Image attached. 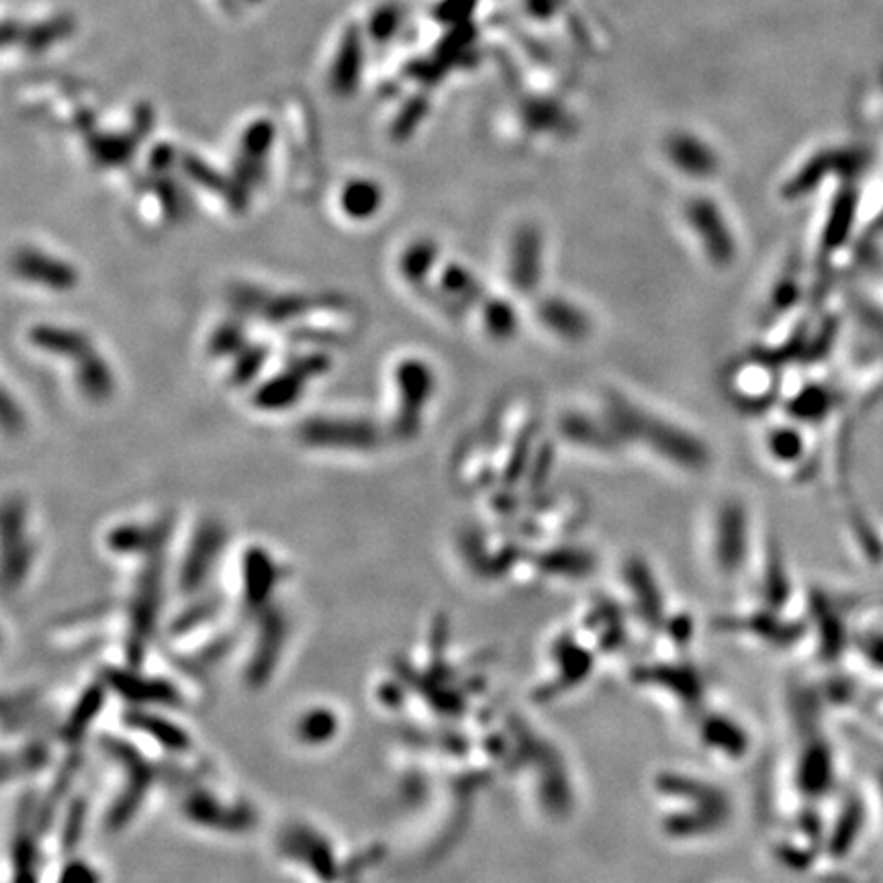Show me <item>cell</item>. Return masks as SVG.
I'll use <instances>...</instances> for the list:
<instances>
[{
  "mask_svg": "<svg viewBox=\"0 0 883 883\" xmlns=\"http://www.w3.org/2000/svg\"><path fill=\"white\" fill-rule=\"evenodd\" d=\"M685 219H689L695 236L702 239L712 264H716V267L730 264L734 256V246L724 217L708 205H695L694 209H689V213H685Z\"/></svg>",
  "mask_w": 883,
  "mask_h": 883,
  "instance_id": "cell-1",
  "label": "cell"
},
{
  "mask_svg": "<svg viewBox=\"0 0 883 883\" xmlns=\"http://www.w3.org/2000/svg\"><path fill=\"white\" fill-rule=\"evenodd\" d=\"M538 238L534 231H519V236L513 239L511 247V262H509V278L521 291L532 288L536 285L538 275Z\"/></svg>",
  "mask_w": 883,
  "mask_h": 883,
  "instance_id": "cell-2",
  "label": "cell"
},
{
  "mask_svg": "<svg viewBox=\"0 0 883 883\" xmlns=\"http://www.w3.org/2000/svg\"><path fill=\"white\" fill-rule=\"evenodd\" d=\"M540 317L548 325V329L557 332L558 335H565V338L575 340L587 332V319H585L583 313L575 305L567 301L552 299L542 303Z\"/></svg>",
  "mask_w": 883,
  "mask_h": 883,
  "instance_id": "cell-3",
  "label": "cell"
},
{
  "mask_svg": "<svg viewBox=\"0 0 883 883\" xmlns=\"http://www.w3.org/2000/svg\"><path fill=\"white\" fill-rule=\"evenodd\" d=\"M360 70V47L354 39H348L346 45H342V53L338 62H335V84H338L342 91H346L358 76Z\"/></svg>",
  "mask_w": 883,
  "mask_h": 883,
  "instance_id": "cell-4",
  "label": "cell"
},
{
  "mask_svg": "<svg viewBox=\"0 0 883 883\" xmlns=\"http://www.w3.org/2000/svg\"><path fill=\"white\" fill-rule=\"evenodd\" d=\"M376 200H379V192H374L371 184L366 182H360L356 187H352L346 195V205L350 211H354L356 203H360V215L371 211Z\"/></svg>",
  "mask_w": 883,
  "mask_h": 883,
  "instance_id": "cell-5",
  "label": "cell"
}]
</instances>
